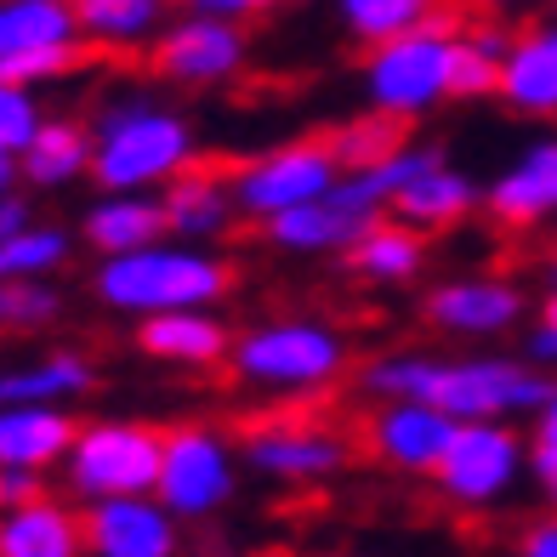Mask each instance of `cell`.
Returning a JSON list of instances; mask_svg holds the SVG:
<instances>
[{"mask_svg": "<svg viewBox=\"0 0 557 557\" xmlns=\"http://www.w3.org/2000/svg\"><path fill=\"white\" fill-rule=\"evenodd\" d=\"M364 398H421L444 410L449 421H512L535 416L552 375L535 359H506V352H467V359H444V352H416L393 347L375 352L359 370Z\"/></svg>", "mask_w": 557, "mask_h": 557, "instance_id": "1", "label": "cell"}, {"mask_svg": "<svg viewBox=\"0 0 557 557\" xmlns=\"http://www.w3.org/2000/svg\"><path fill=\"white\" fill-rule=\"evenodd\" d=\"M91 290L114 313H176V308H222L239 290V262L216 245L194 239H154L125 257H103L91 273Z\"/></svg>", "mask_w": 557, "mask_h": 557, "instance_id": "2", "label": "cell"}, {"mask_svg": "<svg viewBox=\"0 0 557 557\" xmlns=\"http://www.w3.org/2000/svg\"><path fill=\"white\" fill-rule=\"evenodd\" d=\"M199 160V132L183 109L154 103L143 91H125L103 103L91 125V183L114 188H165L176 171Z\"/></svg>", "mask_w": 557, "mask_h": 557, "instance_id": "3", "label": "cell"}, {"mask_svg": "<svg viewBox=\"0 0 557 557\" xmlns=\"http://www.w3.org/2000/svg\"><path fill=\"white\" fill-rule=\"evenodd\" d=\"M352 364V342L336 331L331 319L313 313H278V319H257L234 331L227 347V370L245 387L262 393H319Z\"/></svg>", "mask_w": 557, "mask_h": 557, "instance_id": "4", "label": "cell"}, {"mask_svg": "<svg viewBox=\"0 0 557 557\" xmlns=\"http://www.w3.org/2000/svg\"><path fill=\"white\" fill-rule=\"evenodd\" d=\"M455 23L461 17L444 7L438 17L416 23V29L364 46V63H359L364 103L410 125L455 103Z\"/></svg>", "mask_w": 557, "mask_h": 557, "instance_id": "5", "label": "cell"}, {"mask_svg": "<svg viewBox=\"0 0 557 557\" xmlns=\"http://www.w3.org/2000/svg\"><path fill=\"white\" fill-rule=\"evenodd\" d=\"M165 426L154 421H86L63 455V484L81 500L154 495Z\"/></svg>", "mask_w": 557, "mask_h": 557, "instance_id": "6", "label": "cell"}, {"mask_svg": "<svg viewBox=\"0 0 557 557\" xmlns=\"http://www.w3.org/2000/svg\"><path fill=\"white\" fill-rule=\"evenodd\" d=\"M239 490V444L216 433L206 421H176L165 426V449H160V478H154V500L176 518H211L222 512Z\"/></svg>", "mask_w": 557, "mask_h": 557, "instance_id": "7", "label": "cell"}, {"mask_svg": "<svg viewBox=\"0 0 557 557\" xmlns=\"http://www.w3.org/2000/svg\"><path fill=\"white\" fill-rule=\"evenodd\" d=\"M336 183H342V160L331 137H290L234 165V199L245 222H268L290 206H308Z\"/></svg>", "mask_w": 557, "mask_h": 557, "instance_id": "8", "label": "cell"}, {"mask_svg": "<svg viewBox=\"0 0 557 557\" xmlns=\"http://www.w3.org/2000/svg\"><path fill=\"white\" fill-rule=\"evenodd\" d=\"M529 472V438H518L512 421H455V438L433 472V484L449 506L484 512L506 500L512 484Z\"/></svg>", "mask_w": 557, "mask_h": 557, "instance_id": "9", "label": "cell"}, {"mask_svg": "<svg viewBox=\"0 0 557 557\" xmlns=\"http://www.w3.org/2000/svg\"><path fill=\"white\" fill-rule=\"evenodd\" d=\"M148 69L183 91H216L250 69V29L234 17L183 12L176 23H160V35L148 40Z\"/></svg>", "mask_w": 557, "mask_h": 557, "instance_id": "10", "label": "cell"}, {"mask_svg": "<svg viewBox=\"0 0 557 557\" xmlns=\"http://www.w3.org/2000/svg\"><path fill=\"white\" fill-rule=\"evenodd\" d=\"M239 455L250 472L273 478V484H324L352 467V438L319 421H296V416H268L239 438Z\"/></svg>", "mask_w": 557, "mask_h": 557, "instance_id": "11", "label": "cell"}, {"mask_svg": "<svg viewBox=\"0 0 557 557\" xmlns=\"http://www.w3.org/2000/svg\"><path fill=\"white\" fill-rule=\"evenodd\" d=\"M421 319L461 342H495L506 331H518V324H529V296L506 273H461V278L426 285Z\"/></svg>", "mask_w": 557, "mask_h": 557, "instance_id": "12", "label": "cell"}, {"mask_svg": "<svg viewBox=\"0 0 557 557\" xmlns=\"http://www.w3.org/2000/svg\"><path fill=\"white\" fill-rule=\"evenodd\" d=\"M449 438H455V421L421 398H375V410L359 421V449L375 467L404 478H433Z\"/></svg>", "mask_w": 557, "mask_h": 557, "instance_id": "13", "label": "cell"}, {"mask_svg": "<svg viewBox=\"0 0 557 557\" xmlns=\"http://www.w3.org/2000/svg\"><path fill=\"white\" fill-rule=\"evenodd\" d=\"M484 216L500 234H535L557 222V132L529 137L484 183Z\"/></svg>", "mask_w": 557, "mask_h": 557, "instance_id": "14", "label": "cell"}, {"mask_svg": "<svg viewBox=\"0 0 557 557\" xmlns=\"http://www.w3.org/2000/svg\"><path fill=\"white\" fill-rule=\"evenodd\" d=\"M86 557H176L183 552V518L165 512L154 495H109L86 500Z\"/></svg>", "mask_w": 557, "mask_h": 557, "instance_id": "15", "label": "cell"}, {"mask_svg": "<svg viewBox=\"0 0 557 557\" xmlns=\"http://www.w3.org/2000/svg\"><path fill=\"white\" fill-rule=\"evenodd\" d=\"M495 103L529 125L557 120V12L512 29V46H506V63L495 81Z\"/></svg>", "mask_w": 557, "mask_h": 557, "instance_id": "16", "label": "cell"}, {"mask_svg": "<svg viewBox=\"0 0 557 557\" xmlns=\"http://www.w3.org/2000/svg\"><path fill=\"white\" fill-rule=\"evenodd\" d=\"M165 227L171 239H194V245H216L239 227V199H234V171L194 160L188 171H176L160 188Z\"/></svg>", "mask_w": 557, "mask_h": 557, "instance_id": "17", "label": "cell"}, {"mask_svg": "<svg viewBox=\"0 0 557 557\" xmlns=\"http://www.w3.org/2000/svg\"><path fill=\"white\" fill-rule=\"evenodd\" d=\"M227 347H234V324L216 308H176L137 319V352L171 370H216L227 364Z\"/></svg>", "mask_w": 557, "mask_h": 557, "instance_id": "18", "label": "cell"}, {"mask_svg": "<svg viewBox=\"0 0 557 557\" xmlns=\"http://www.w3.org/2000/svg\"><path fill=\"white\" fill-rule=\"evenodd\" d=\"M370 222H375V216L352 211L347 199L331 188V194L308 199V206L278 211V216H268V222H257V227H262V239H268L273 250H285V257H342V250L359 239Z\"/></svg>", "mask_w": 557, "mask_h": 557, "instance_id": "19", "label": "cell"}, {"mask_svg": "<svg viewBox=\"0 0 557 557\" xmlns=\"http://www.w3.org/2000/svg\"><path fill=\"white\" fill-rule=\"evenodd\" d=\"M342 268L359 278V285H370V290L416 285V278L426 273V234L387 211V216H375L364 234L342 250Z\"/></svg>", "mask_w": 557, "mask_h": 557, "instance_id": "20", "label": "cell"}, {"mask_svg": "<svg viewBox=\"0 0 557 557\" xmlns=\"http://www.w3.org/2000/svg\"><path fill=\"white\" fill-rule=\"evenodd\" d=\"M472 211H484V183L472 171L449 165V154L438 165H426L421 176H410L393 194V216L421 227V234H444V227H461Z\"/></svg>", "mask_w": 557, "mask_h": 557, "instance_id": "21", "label": "cell"}, {"mask_svg": "<svg viewBox=\"0 0 557 557\" xmlns=\"http://www.w3.org/2000/svg\"><path fill=\"white\" fill-rule=\"evenodd\" d=\"M165 234L171 227H165L160 188H114L81 216V239L97 257H125V250H143Z\"/></svg>", "mask_w": 557, "mask_h": 557, "instance_id": "22", "label": "cell"}, {"mask_svg": "<svg viewBox=\"0 0 557 557\" xmlns=\"http://www.w3.org/2000/svg\"><path fill=\"white\" fill-rule=\"evenodd\" d=\"M0 557H86V523L74 506L35 495L0 512Z\"/></svg>", "mask_w": 557, "mask_h": 557, "instance_id": "23", "label": "cell"}, {"mask_svg": "<svg viewBox=\"0 0 557 557\" xmlns=\"http://www.w3.org/2000/svg\"><path fill=\"white\" fill-rule=\"evenodd\" d=\"M81 421L58 404H0V467H29L46 472L63 461Z\"/></svg>", "mask_w": 557, "mask_h": 557, "instance_id": "24", "label": "cell"}, {"mask_svg": "<svg viewBox=\"0 0 557 557\" xmlns=\"http://www.w3.org/2000/svg\"><path fill=\"white\" fill-rule=\"evenodd\" d=\"M17 171L23 183L35 188H69L91 176V125L81 120H40V132L23 143L17 154Z\"/></svg>", "mask_w": 557, "mask_h": 557, "instance_id": "25", "label": "cell"}, {"mask_svg": "<svg viewBox=\"0 0 557 557\" xmlns=\"http://www.w3.org/2000/svg\"><path fill=\"white\" fill-rule=\"evenodd\" d=\"M506 46H512V23L500 12L455 23V103H484V97H495Z\"/></svg>", "mask_w": 557, "mask_h": 557, "instance_id": "26", "label": "cell"}, {"mask_svg": "<svg viewBox=\"0 0 557 557\" xmlns=\"http://www.w3.org/2000/svg\"><path fill=\"white\" fill-rule=\"evenodd\" d=\"M97 387V364L86 352H46L17 370H0V404H69Z\"/></svg>", "mask_w": 557, "mask_h": 557, "instance_id": "27", "label": "cell"}, {"mask_svg": "<svg viewBox=\"0 0 557 557\" xmlns=\"http://www.w3.org/2000/svg\"><path fill=\"white\" fill-rule=\"evenodd\" d=\"M160 12L154 0H74V23L81 40H91L97 52H137L160 35Z\"/></svg>", "mask_w": 557, "mask_h": 557, "instance_id": "28", "label": "cell"}, {"mask_svg": "<svg viewBox=\"0 0 557 557\" xmlns=\"http://www.w3.org/2000/svg\"><path fill=\"white\" fill-rule=\"evenodd\" d=\"M58 40H81L74 0H0V58L58 46Z\"/></svg>", "mask_w": 557, "mask_h": 557, "instance_id": "29", "label": "cell"}, {"mask_svg": "<svg viewBox=\"0 0 557 557\" xmlns=\"http://www.w3.org/2000/svg\"><path fill=\"white\" fill-rule=\"evenodd\" d=\"M416 137V125L410 120H398V114H382V109H359L352 120H342L336 132H331V148H336V160H342V171H364V165H375V160H387V154H398L404 143Z\"/></svg>", "mask_w": 557, "mask_h": 557, "instance_id": "30", "label": "cell"}, {"mask_svg": "<svg viewBox=\"0 0 557 557\" xmlns=\"http://www.w3.org/2000/svg\"><path fill=\"white\" fill-rule=\"evenodd\" d=\"M438 12H444V0H336V23L359 46L404 35V29H416V23L438 17Z\"/></svg>", "mask_w": 557, "mask_h": 557, "instance_id": "31", "label": "cell"}, {"mask_svg": "<svg viewBox=\"0 0 557 557\" xmlns=\"http://www.w3.org/2000/svg\"><path fill=\"white\" fill-rule=\"evenodd\" d=\"M69 250L74 239L63 234V227H17L12 239H0V278H46V273H58L69 262Z\"/></svg>", "mask_w": 557, "mask_h": 557, "instance_id": "32", "label": "cell"}, {"mask_svg": "<svg viewBox=\"0 0 557 557\" xmlns=\"http://www.w3.org/2000/svg\"><path fill=\"white\" fill-rule=\"evenodd\" d=\"M63 313V296L46 278H0V331H40Z\"/></svg>", "mask_w": 557, "mask_h": 557, "instance_id": "33", "label": "cell"}, {"mask_svg": "<svg viewBox=\"0 0 557 557\" xmlns=\"http://www.w3.org/2000/svg\"><path fill=\"white\" fill-rule=\"evenodd\" d=\"M40 132V109L29 86H12L0 81V148H12V154H23V143H29Z\"/></svg>", "mask_w": 557, "mask_h": 557, "instance_id": "34", "label": "cell"}, {"mask_svg": "<svg viewBox=\"0 0 557 557\" xmlns=\"http://www.w3.org/2000/svg\"><path fill=\"white\" fill-rule=\"evenodd\" d=\"M529 359L557 364V290L541 296V308H529Z\"/></svg>", "mask_w": 557, "mask_h": 557, "instance_id": "35", "label": "cell"}, {"mask_svg": "<svg viewBox=\"0 0 557 557\" xmlns=\"http://www.w3.org/2000/svg\"><path fill=\"white\" fill-rule=\"evenodd\" d=\"M46 495V478L29 472V467H0V512H12V506Z\"/></svg>", "mask_w": 557, "mask_h": 557, "instance_id": "36", "label": "cell"}, {"mask_svg": "<svg viewBox=\"0 0 557 557\" xmlns=\"http://www.w3.org/2000/svg\"><path fill=\"white\" fill-rule=\"evenodd\" d=\"M183 12H211V17H234V23H250V17H262L273 12L278 0H176Z\"/></svg>", "mask_w": 557, "mask_h": 557, "instance_id": "37", "label": "cell"}, {"mask_svg": "<svg viewBox=\"0 0 557 557\" xmlns=\"http://www.w3.org/2000/svg\"><path fill=\"white\" fill-rule=\"evenodd\" d=\"M518 557H557V512H546V518H535V523H523Z\"/></svg>", "mask_w": 557, "mask_h": 557, "instance_id": "38", "label": "cell"}, {"mask_svg": "<svg viewBox=\"0 0 557 557\" xmlns=\"http://www.w3.org/2000/svg\"><path fill=\"white\" fill-rule=\"evenodd\" d=\"M529 478L541 484L546 506L557 512V449H546V444H529Z\"/></svg>", "mask_w": 557, "mask_h": 557, "instance_id": "39", "label": "cell"}, {"mask_svg": "<svg viewBox=\"0 0 557 557\" xmlns=\"http://www.w3.org/2000/svg\"><path fill=\"white\" fill-rule=\"evenodd\" d=\"M529 444H546V449H557V382H552L546 404L535 410V426H529Z\"/></svg>", "mask_w": 557, "mask_h": 557, "instance_id": "40", "label": "cell"}, {"mask_svg": "<svg viewBox=\"0 0 557 557\" xmlns=\"http://www.w3.org/2000/svg\"><path fill=\"white\" fill-rule=\"evenodd\" d=\"M17 227H29V199L7 188V194H0V239H12Z\"/></svg>", "mask_w": 557, "mask_h": 557, "instance_id": "41", "label": "cell"}, {"mask_svg": "<svg viewBox=\"0 0 557 557\" xmlns=\"http://www.w3.org/2000/svg\"><path fill=\"white\" fill-rule=\"evenodd\" d=\"M17 183V154H12V148H0V194H7Z\"/></svg>", "mask_w": 557, "mask_h": 557, "instance_id": "42", "label": "cell"}, {"mask_svg": "<svg viewBox=\"0 0 557 557\" xmlns=\"http://www.w3.org/2000/svg\"><path fill=\"white\" fill-rule=\"evenodd\" d=\"M484 12H523V7H535V0H478Z\"/></svg>", "mask_w": 557, "mask_h": 557, "instance_id": "43", "label": "cell"}, {"mask_svg": "<svg viewBox=\"0 0 557 557\" xmlns=\"http://www.w3.org/2000/svg\"><path fill=\"white\" fill-rule=\"evenodd\" d=\"M546 290H557V250L546 257Z\"/></svg>", "mask_w": 557, "mask_h": 557, "instance_id": "44", "label": "cell"}, {"mask_svg": "<svg viewBox=\"0 0 557 557\" xmlns=\"http://www.w3.org/2000/svg\"><path fill=\"white\" fill-rule=\"evenodd\" d=\"M154 7H165V0H154Z\"/></svg>", "mask_w": 557, "mask_h": 557, "instance_id": "45", "label": "cell"}, {"mask_svg": "<svg viewBox=\"0 0 557 557\" xmlns=\"http://www.w3.org/2000/svg\"><path fill=\"white\" fill-rule=\"evenodd\" d=\"M552 7H557V0H552Z\"/></svg>", "mask_w": 557, "mask_h": 557, "instance_id": "46", "label": "cell"}]
</instances>
